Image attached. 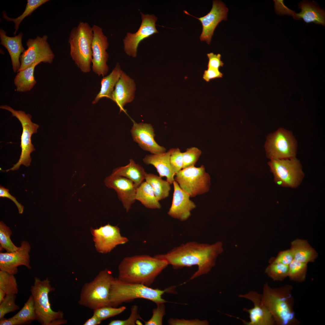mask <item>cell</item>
Masks as SVG:
<instances>
[{"label": "cell", "instance_id": "1", "mask_svg": "<svg viewBox=\"0 0 325 325\" xmlns=\"http://www.w3.org/2000/svg\"><path fill=\"white\" fill-rule=\"evenodd\" d=\"M223 251L220 241L210 244L189 241L175 247L165 254L154 256L166 261L175 269L198 266L190 280L208 273L214 267L218 255Z\"/></svg>", "mask_w": 325, "mask_h": 325}, {"label": "cell", "instance_id": "2", "mask_svg": "<svg viewBox=\"0 0 325 325\" xmlns=\"http://www.w3.org/2000/svg\"><path fill=\"white\" fill-rule=\"evenodd\" d=\"M164 260L147 255L124 258L118 268L120 280L150 286L156 277L168 265Z\"/></svg>", "mask_w": 325, "mask_h": 325}, {"label": "cell", "instance_id": "3", "mask_svg": "<svg viewBox=\"0 0 325 325\" xmlns=\"http://www.w3.org/2000/svg\"><path fill=\"white\" fill-rule=\"evenodd\" d=\"M175 286L164 290L154 289L144 285L129 283L114 278L110 288L109 300L111 306L117 307L122 303L137 299L150 300L156 304L168 302L162 298L165 293H176Z\"/></svg>", "mask_w": 325, "mask_h": 325}, {"label": "cell", "instance_id": "4", "mask_svg": "<svg viewBox=\"0 0 325 325\" xmlns=\"http://www.w3.org/2000/svg\"><path fill=\"white\" fill-rule=\"evenodd\" d=\"M92 27L86 22H80L71 30L68 39L70 55L78 68L84 73L89 72L92 63Z\"/></svg>", "mask_w": 325, "mask_h": 325}, {"label": "cell", "instance_id": "5", "mask_svg": "<svg viewBox=\"0 0 325 325\" xmlns=\"http://www.w3.org/2000/svg\"><path fill=\"white\" fill-rule=\"evenodd\" d=\"M114 279L107 269L100 271L91 281L85 283L81 290L78 303L91 310L110 306L109 296Z\"/></svg>", "mask_w": 325, "mask_h": 325}, {"label": "cell", "instance_id": "6", "mask_svg": "<svg viewBox=\"0 0 325 325\" xmlns=\"http://www.w3.org/2000/svg\"><path fill=\"white\" fill-rule=\"evenodd\" d=\"M48 278L41 280L36 277L30 291L34 301L37 320L42 325H50L56 320L63 319V313L61 311H53L51 308L48 299L49 292L54 290Z\"/></svg>", "mask_w": 325, "mask_h": 325}, {"label": "cell", "instance_id": "7", "mask_svg": "<svg viewBox=\"0 0 325 325\" xmlns=\"http://www.w3.org/2000/svg\"><path fill=\"white\" fill-rule=\"evenodd\" d=\"M0 108L10 111L12 116L17 118L21 123L22 127V132L21 138L20 147L21 152L20 158L17 162L11 168L4 171L8 172L18 169L21 165L28 167L31 161V153L35 150L31 141L32 135L37 132L39 127V125L32 122V116L26 114L22 110H16L7 105H1Z\"/></svg>", "mask_w": 325, "mask_h": 325}, {"label": "cell", "instance_id": "8", "mask_svg": "<svg viewBox=\"0 0 325 325\" xmlns=\"http://www.w3.org/2000/svg\"><path fill=\"white\" fill-rule=\"evenodd\" d=\"M175 180L181 188L190 197L207 192L210 186L211 178L205 171L204 166H194L183 169L176 174Z\"/></svg>", "mask_w": 325, "mask_h": 325}, {"label": "cell", "instance_id": "9", "mask_svg": "<svg viewBox=\"0 0 325 325\" xmlns=\"http://www.w3.org/2000/svg\"><path fill=\"white\" fill-rule=\"evenodd\" d=\"M268 164L278 185L295 188L301 183L304 173L299 161L295 157L271 159Z\"/></svg>", "mask_w": 325, "mask_h": 325}, {"label": "cell", "instance_id": "10", "mask_svg": "<svg viewBox=\"0 0 325 325\" xmlns=\"http://www.w3.org/2000/svg\"><path fill=\"white\" fill-rule=\"evenodd\" d=\"M48 37L37 36L35 39H29L26 42L27 49L20 57L21 66L18 71L23 70L36 63H51L54 55L47 40Z\"/></svg>", "mask_w": 325, "mask_h": 325}, {"label": "cell", "instance_id": "11", "mask_svg": "<svg viewBox=\"0 0 325 325\" xmlns=\"http://www.w3.org/2000/svg\"><path fill=\"white\" fill-rule=\"evenodd\" d=\"M267 156L271 159L295 157V140L290 132L280 129L269 135L265 144Z\"/></svg>", "mask_w": 325, "mask_h": 325}, {"label": "cell", "instance_id": "12", "mask_svg": "<svg viewBox=\"0 0 325 325\" xmlns=\"http://www.w3.org/2000/svg\"><path fill=\"white\" fill-rule=\"evenodd\" d=\"M262 301L278 324L285 325L292 321L293 313L286 299L267 283L264 286Z\"/></svg>", "mask_w": 325, "mask_h": 325}, {"label": "cell", "instance_id": "13", "mask_svg": "<svg viewBox=\"0 0 325 325\" xmlns=\"http://www.w3.org/2000/svg\"><path fill=\"white\" fill-rule=\"evenodd\" d=\"M96 250L102 253L110 252L117 245L123 244L128 240L121 236L120 229L108 224L98 228L91 230Z\"/></svg>", "mask_w": 325, "mask_h": 325}, {"label": "cell", "instance_id": "14", "mask_svg": "<svg viewBox=\"0 0 325 325\" xmlns=\"http://www.w3.org/2000/svg\"><path fill=\"white\" fill-rule=\"evenodd\" d=\"M92 27L93 33L91 47L92 69L99 76H104L109 69L107 63L109 57L106 51L109 45L108 39L101 27L96 25Z\"/></svg>", "mask_w": 325, "mask_h": 325}, {"label": "cell", "instance_id": "15", "mask_svg": "<svg viewBox=\"0 0 325 325\" xmlns=\"http://www.w3.org/2000/svg\"><path fill=\"white\" fill-rule=\"evenodd\" d=\"M142 22L137 31L134 33H127L123 39L124 48L129 56L136 57L137 48L141 42L153 34L158 32L156 28L157 17L154 14H144L141 12Z\"/></svg>", "mask_w": 325, "mask_h": 325}, {"label": "cell", "instance_id": "16", "mask_svg": "<svg viewBox=\"0 0 325 325\" xmlns=\"http://www.w3.org/2000/svg\"><path fill=\"white\" fill-rule=\"evenodd\" d=\"M228 9L221 1L213 2L212 6L210 12L206 15L197 18L189 14L186 11L184 13L198 19L201 22L202 30L200 38L201 41H206L210 43L214 30L218 24L222 20H225Z\"/></svg>", "mask_w": 325, "mask_h": 325}, {"label": "cell", "instance_id": "17", "mask_svg": "<svg viewBox=\"0 0 325 325\" xmlns=\"http://www.w3.org/2000/svg\"><path fill=\"white\" fill-rule=\"evenodd\" d=\"M104 181L106 187L116 191L124 208L128 212L136 200L135 195L137 187L135 184L126 178L111 174L106 176Z\"/></svg>", "mask_w": 325, "mask_h": 325}, {"label": "cell", "instance_id": "18", "mask_svg": "<svg viewBox=\"0 0 325 325\" xmlns=\"http://www.w3.org/2000/svg\"><path fill=\"white\" fill-rule=\"evenodd\" d=\"M30 246L27 241H23L20 246L16 251L0 253V270L15 274L18 272L17 267L21 265L31 269L29 252Z\"/></svg>", "mask_w": 325, "mask_h": 325}, {"label": "cell", "instance_id": "19", "mask_svg": "<svg viewBox=\"0 0 325 325\" xmlns=\"http://www.w3.org/2000/svg\"><path fill=\"white\" fill-rule=\"evenodd\" d=\"M240 297L251 301L253 307L250 309L244 308L243 310L249 315V321L243 320L246 325H271L275 321L273 317L263 304L261 295L257 292L250 291L246 294L239 295Z\"/></svg>", "mask_w": 325, "mask_h": 325}, {"label": "cell", "instance_id": "20", "mask_svg": "<svg viewBox=\"0 0 325 325\" xmlns=\"http://www.w3.org/2000/svg\"><path fill=\"white\" fill-rule=\"evenodd\" d=\"M173 184L174 190L172 200L168 214L174 218L184 221L190 216L191 211L196 206L190 199V196L181 188L176 181L175 180Z\"/></svg>", "mask_w": 325, "mask_h": 325}, {"label": "cell", "instance_id": "21", "mask_svg": "<svg viewBox=\"0 0 325 325\" xmlns=\"http://www.w3.org/2000/svg\"><path fill=\"white\" fill-rule=\"evenodd\" d=\"M131 132L134 140L143 150L152 154L166 152V149L155 141L154 130L151 124L134 122Z\"/></svg>", "mask_w": 325, "mask_h": 325}, {"label": "cell", "instance_id": "22", "mask_svg": "<svg viewBox=\"0 0 325 325\" xmlns=\"http://www.w3.org/2000/svg\"><path fill=\"white\" fill-rule=\"evenodd\" d=\"M135 90L134 80L122 70L113 92L111 99L119 107L120 112L122 111L126 113L124 107L134 100Z\"/></svg>", "mask_w": 325, "mask_h": 325}, {"label": "cell", "instance_id": "23", "mask_svg": "<svg viewBox=\"0 0 325 325\" xmlns=\"http://www.w3.org/2000/svg\"><path fill=\"white\" fill-rule=\"evenodd\" d=\"M23 36L22 32L13 37L7 36L6 32L0 29V44L8 51L10 56L13 72H18L21 66L20 57L25 50L22 44Z\"/></svg>", "mask_w": 325, "mask_h": 325}, {"label": "cell", "instance_id": "24", "mask_svg": "<svg viewBox=\"0 0 325 325\" xmlns=\"http://www.w3.org/2000/svg\"><path fill=\"white\" fill-rule=\"evenodd\" d=\"M172 149L164 153L146 155L143 159L144 162L151 165L156 169L161 178L166 177L171 184L175 181V174L171 166L170 158Z\"/></svg>", "mask_w": 325, "mask_h": 325}, {"label": "cell", "instance_id": "25", "mask_svg": "<svg viewBox=\"0 0 325 325\" xmlns=\"http://www.w3.org/2000/svg\"><path fill=\"white\" fill-rule=\"evenodd\" d=\"M299 7L301 10L300 13L296 14L293 11L291 14L294 18L302 19L307 23H314L325 25V11L315 2L303 1L299 3Z\"/></svg>", "mask_w": 325, "mask_h": 325}, {"label": "cell", "instance_id": "26", "mask_svg": "<svg viewBox=\"0 0 325 325\" xmlns=\"http://www.w3.org/2000/svg\"><path fill=\"white\" fill-rule=\"evenodd\" d=\"M146 173L142 166L131 159L128 164L113 169L111 174L126 178L132 181L138 187L145 180Z\"/></svg>", "mask_w": 325, "mask_h": 325}, {"label": "cell", "instance_id": "27", "mask_svg": "<svg viewBox=\"0 0 325 325\" xmlns=\"http://www.w3.org/2000/svg\"><path fill=\"white\" fill-rule=\"evenodd\" d=\"M294 259L296 261L308 263L313 262L317 257V254L305 240L296 239L291 243Z\"/></svg>", "mask_w": 325, "mask_h": 325}, {"label": "cell", "instance_id": "28", "mask_svg": "<svg viewBox=\"0 0 325 325\" xmlns=\"http://www.w3.org/2000/svg\"><path fill=\"white\" fill-rule=\"evenodd\" d=\"M122 71L119 64L117 63L111 73L102 79L100 91L93 101V104L103 98L112 99L114 88L119 79Z\"/></svg>", "mask_w": 325, "mask_h": 325}, {"label": "cell", "instance_id": "29", "mask_svg": "<svg viewBox=\"0 0 325 325\" xmlns=\"http://www.w3.org/2000/svg\"><path fill=\"white\" fill-rule=\"evenodd\" d=\"M136 200L140 201L145 207L152 209H159L161 206L157 199L151 186L144 181L137 188Z\"/></svg>", "mask_w": 325, "mask_h": 325}, {"label": "cell", "instance_id": "30", "mask_svg": "<svg viewBox=\"0 0 325 325\" xmlns=\"http://www.w3.org/2000/svg\"><path fill=\"white\" fill-rule=\"evenodd\" d=\"M36 63L31 66L18 72L14 80V84L16 87V91L24 92L30 90L36 83L34 76V69L36 65Z\"/></svg>", "mask_w": 325, "mask_h": 325}, {"label": "cell", "instance_id": "31", "mask_svg": "<svg viewBox=\"0 0 325 325\" xmlns=\"http://www.w3.org/2000/svg\"><path fill=\"white\" fill-rule=\"evenodd\" d=\"M145 180L151 186L155 195L159 201L167 197L171 190V184L166 180L152 173H147Z\"/></svg>", "mask_w": 325, "mask_h": 325}, {"label": "cell", "instance_id": "32", "mask_svg": "<svg viewBox=\"0 0 325 325\" xmlns=\"http://www.w3.org/2000/svg\"><path fill=\"white\" fill-rule=\"evenodd\" d=\"M48 1V0H27L25 10L23 13L17 17L12 18L9 17L7 16L5 11L2 12V17L8 21H13L14 23V28L15 30L14 34L16 36L19 25L24 18L30 15L32 12L39 7Z\"/></svg>", "mask_w": 325, "mask_h": 325}, {"label": "cell", "instance_id": "33", "mask_svg": "<svg viewBox=\"0 0 325 325\" xmlns=\"http://www.w3.org/2000/svg\"><path fill=\"white\" fill-rule=\"evenodd\" d=\"M12 317L18 321L22 325L30 323L37 320L33 297L30 295L20 310Z\"/></svg>", "mask_w": 325, "mask_h": 325}, {"label": "cell", "instance_id": "34", "mask_svg": "<svg viewBox=\"0 0 325 325\" xmlns=\"http://www.w3.org/2000/svg\"><path fill=\"white\" fill-rule=\"evenodd\" d=\"M0 289L6 295L17 294L18 289L14 274L3 271H0Z\"/></svg>", "mask_w": 325, "mask_h": 325}, {"label": "cell", "instance_id": "35", "mask_svg": "<svg viewBox=\"0 0 325 325\" xmlns=\"http://www.w3.org/2000/svg\"><path fill=\"white\" fill-rule=\"evenodd\" d=\"M12 232L10 228L2 221L0 222V250L4 249L7 252L17 250L19 248L12 242L10 238Z\"/></svg>", "mask_w": 325, "mask_h": 325}, {"label": "cell", "instance_id": "36", "mask_svg": "<svg viewBox=\"0 0 325 325\" xmlns=\"http://www.w3.org/2000/svg\"><path fill=\"white\" fill-rule=\"evenodd\" d=\"M289 265L271 262L265 271L268 276L274 280H281L288 276Z\"/></svg>", "mask_w": 325, "mask_h": 325}, {"label": "cell", "instance_id": "37", "mask_svg": "<svg viewBox=\"0 0 325 325\" xmlns=\"http://www.w3.org/2000/svg\"><path fill=\"white\" fill-rule=\"evenodd\" d=\"M307 269V263L294 259L289 265L288 276L293 280H300L305 278Z\"/></svg>", "mask_w": 325, "mask_h": 325}, {"label": "cell", "instance_id": "38", "mask_svg": "<svg viewBox=\"0 0 325 325\" xmlns=\"http://www.w3.org/2000/svg\"><path fill=\"white\" fill-rule=\"evenodd\" d=\"M16 295H6L4 300L0 303V319L4 317L7 314L14 312L19 309V306L15 303Z\"/></svg>", "mask_w": 325, "mask_h": 325}, {"label": "cell", "instance_id": "39", "mask_svg": "<svg viewBox=\"0 0 325 325\" xmlns=\"http://www.w3.org/2000/svg\"><path fill=\"white\" fill-rule=\"evenodd\" d=\"M201 153V150L195 147L187 149L185 152L182 153L183 161L182 169L194 166Z\"/></svg>", "mask_w": 325, "mask_h": 325}, {"label": "cell", "instance_id": "40", "mask_svg": "<svg viewBox=\"0 0 325 325\" xmlns=\"http://www.w3.org/2000/svg\"><path fill=\"white\" fill-rule=\"evenodd\" d=\"M126 308L124 306L119 308L106 306L93 310V314L102 321L121 314L125 310Z\"/></svg>", "mask_w": 325, "mask_h": 325}, {"label": "cell", "instance_id": "41", "mask_svg": "<svg viewBox=\"0 0 325 325\" xmlns=\"http://www.w3.org/2000/svg\"><path fill=\"white\" fill-rule=\"evenodd\" d=\"M157 307L152 311L151 317L148 321L143 320L145 325H162L163 317L166 314L164 303L156 304Z\"/></svg>", "mask_w": 325, "mask_h": 325}, {"label": "cell", "instance_id": "42", "mask_svg": "<svg viewBox=\"0 0 325 325\" xmlns=\"http://www.w3.org/2000/svg\"><path fill=\"white\" fill-rule=\"evenodd\" d=\"M131 314L128 318L124 320H116L111 321L109 325H135L138 320L141 319L138 312V307L136 305L132 306L131 309Z\"/></svg>", "mask_w": 325, "mask_h": 325}, {"label": "cell", "instance_id": "43", "mask_svg": "<svg viewBox=\"0 0 325 325\" xmlns=\"http://www.w3.org/2000/svg\"><path fill=\"white\" fill-rule=\"evenodd\" d=\"M170 161L172 167L176 175L183 169V166L182 153L179 148L172 149Z\"/></svg>", "mask_w": 325, "mask_h": 325}, {"label": "cell", "instance_id": "44", "mask_svg": "<svg viewBox=\"0 0 325 325\" xmlns=\"http://www.w3.org/2000/svg\"><path fill=\"white\" fill-rule=\"evenodd\" d=\"M168 323L170 325H208L209 322L206 320H200L198 319L186 320L171 318Z\"/></svg>", "mask_w": 325, "mask_h": 325}, {"label": "cell", "instance_id": "45", "mask_svg": "<svg viewBox=\"0 0 325 325\" xmlns=\"http://www.w3.org/2000/svg\"><path fill=\"white\" fill-rule=\"evenodd\" d=\"M294 260L293 252L291 249L280 252L271 262L289 265Z\"/></svg>", "mask_w": 325, "mask_h": 325}, {"label": "cell", "instance_id": "46", "mask_svg": "<svg viewBox=\"0 0 325 325\" xmlns=\"http://www.w3.org/2000/svg\"><path fill=\"white\" fill-rule=\"evenodd\" d=\"M207 55L209 59L208 68L219 69L223 66L224 63L221 60V55L220 54H215L211 52L207 54Z\"/></svg>", "mask_w": 325, "mask_h": 325}, {"label": "cell", "instance_id": "47", "mask_svg": "<svg viewBox=\"0 0 325 325\" xmlns=\"http://www.w3.org/2000/svg\"><path fill=\"white\" fill-rule=\"evenodd\" d=\"M9 191V190L8 189L0 185V197H1L7 198L11 199L17 206L18 210L19 213L20 214H22L23 211L24 206L21 204L19 203L14 197L10 194Z\"/></svg>", "mask_w": 325, "mask_h": 325}, {"label": "cell", "instance_id": "48", "mask_svg": "<svg viewBox=\"0 0 325 325\" xmlns=\"http://www.w3.org/2000/svg\"><path fill=\"white\" fill-rule=\"evenodd\" d=\"M223 74L219 69L208 68L207 70L204 71L203 79L206 82H209L211 80L221 78Z\"/></svg>", "mask_w": 325, "mask_h": 325}, {"label": "cell", "instance_id": "49", "mask_svg": "<svg viewBox=\"0 0 325 325\" xmlns=\"http://www.w3.org/2000/svg\"><path fill=\"white\" fill-rule=\"evenodd\" d=\"M21 323L12 317L8 319L4 317L0 319V325H20Z\"/></svg>", "mask_w": 325, "mask_h": 325}, {"label": "cell", "instance_id": "50", "mask_svg": "<svg viewBox=\"0 0 325 325\" xmlns=\"http://www.w3.org/2000/svg\"><path fill=\"white\" fill-rule=\"evenodd\" d=\"M102 321L94 314L88 319L83 324L84 325H97L100 324Z\"/></svg>", "mask_w": 325, "mask_h": 325}, {"label": "cell", "instance_id": "51", "mask_svg": "<svg viewBox=\"0 0 325 325\" xmlns=\"http://www.w3.org/2000/svg\"><path fill=\"white\" fill-rule=\"evenodd\" d=\"M6 295V294L5 292L2 289H0V303L4 300L5 296Z\"/></svg>", "mask_w": 325, "mask_h": 325}]
</instances>
